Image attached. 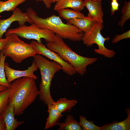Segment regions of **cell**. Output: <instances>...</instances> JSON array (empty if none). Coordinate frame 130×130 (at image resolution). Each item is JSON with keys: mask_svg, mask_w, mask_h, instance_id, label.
Wrapping results in <instances>:
<instances>
[{"mask_svg": "<svg viewBox=\"0 0 130 130\" xmlns=\"http://www.w3.org/2000/svg\"><path fill=\"white\" fill-rule=\"evenodd\" d=\"M111 0L112 1H117V0Z\"/></svg>", "mask_w": 130, "mask_h": 130, "instance_id": "d6a6232c", "label": "cell"}, {"mask_svg": "<svg viewBox=\"0 0 130 130\" xmlns=\"http://www.w3.org/2000/svg\"><path fill=\"white\" fill-rule=\"evenodd\" d=\"M6 37L4 39H0V51L3 49L8 38V36H6Z\"/></svg>", "mask_w": 130, "mask_h": 130, "instance_id": "f1b7e54d", "label": "cell"}, {"mask_svg": "<svg viewBox=\"0 0 130 130\" xmlns=\"http://www.w3.org/2000/svg\"><path fill=\"white\" fill-rule=\"evenodd\" d=\"M33 57V61L37 65L41 76L39 90V99L47 106L52 104L54 101L50 93L51 83L55 74L62 70V67L56 62L50 61L41 55L37 54Z\"/></svg>", "mask_w": 130, "mask_h": 130, "instance_id": "277c9868", "label": "cell"}, {"mask_svg": "<svg viewBox=\"0 0 130 130\" xmlns=\"http://www.w3.org/2000/svg\"><path fill=\"white\" fill-rule=\"evenodd\" d=\"M92 1L96 2H101L102 0H90Z\"/></svg>", "mask_w": 130, "mask_h": 130, "instance_id": "4dcf8cb0", "label": "cell"}, {"mask_svg": "<svg viewBox=\"0 0 130 130\" xmlns=\"http://www.w3.org/2000/svg\"><path fill=\"white\" fill-rule=\"evenodd\" d=\"M77 103L76 99H68L64 98L54 101L52 105L55 108L62 113L70 110Z\"/></svg>", "mask_w": 130, "mask_h": 130, "instance_id": "e0dca14e", "label": "cell"}, {"mask_svg": "<svg viewBox=\"0 0 130 130\" xmlns=\"http://www.w3.org/2000/svg\"><path fill=\"white\" fill-rule=\"evenodd\" d=\"M130 109L126 110L127 117L122 121L113 122L104 124L101 127V130H130Z\"/></svg>", "mask_w": 130, "mask_h": 130, "instance_id": "9a60e30c", "label": "cell"}, {"mask_svg": "<svg viewBox=\"0 0 130 130\" xmlns=\"http://www.w3.org/2000/svg\"><path fill=\"white\" fill-rule=\"evenodd\" d=\"M84 7L83 0H59L56 2L53 9L58 11L61 9L70 8L80 11Z\"/></svg>", "mask_w": 130, "mask_h": 130, "instance_id": "5bb4252c", "label": "cell"}, {"mask_svg": "<svg viewBox=\"0 0 130 130\" xmlns=\"http://www.w3.org/2000/svg\"><path fill=\"white\" fill-rule=\"evenodd\" d=\"M30 44L37 54L45 56L60 64L62 67L63 71L68 75L72 76L77 73L72 66L63 60L57 53L46 47L42 42L32 40Z\"/></svg>", "mask_w": 130, "mask_h": 130, "instance_id": "ba28073f", "label": "cell"}, {"mask_svg": "<svg viewBox=\"0 0 130 130\" xmlns=\"http://www.w3.org/2000/svg\"><path fill=\"white\" fill-rule=\"evenodd\" d=\"M85 7L88 11V16L92 17L102 24L104 13L101 2H96L90 0H84Z\"/></svg>", "mask_w": 130, "mask_h": 130, "instance_id": "7c38bea8", "label": "cell"}, {"mask_svg": "<svg viewBox=\"0 0 130 130\" xmlns=\"http://www.w3.org/2000/svg\"><path fill=\"white\" fill-rule=\"evenodd\" d=\"M130 38V30L121 34L116 35L112 40V42L113 44H116L123 39L129 38Z\"/></svg>", "mask_w": 130, "mask_h": 130, "instance_id": "d4e9b609", "label": "cell"}, {"mask_svg": "<svg viewBox=\"0 0 130 130\" xmlns=\"http://www.w3.org/2000/svg\"><path fill=\"white\" fill-rule=\"evenodd\" d=\"M26 12L33 23L39 27L48 29L63 39L75 42L82 40L84 32L73 25L64 23L59 16L53 14L45 18H41L31 7Z\"/></svg>", "mask_w": 130, "mask_h": 130, "instance_id": "7a4b0ae2", "label": "cell"}, {"mask_svg": "<svg viewBox=\"0 0 130 130\" xmlns=\"http://www.w3.org/2000/svg\"><path fill=\"white\" fill-rule=\"evenodd\" d=\"M67 23L73 25L78 28L84 33L89 32L95 24L98 22L92 17L88 16L67 20Z\"/></svg>", "mask_w": 130, "mask_h": 130, "instance_id": "4fadbf2b", "label": "cell"}, {"mask_svg": "<svg viewBox=\"0 0 130 130\" xmlns=\"http://www.w3.org/2000/svg\"><path fill=\"white\" fill-rule=\"evenodd\" d=\"M111 14L113 15L116 11L118 10L119 4L117 1H112L111 3Z\"/></svg>", "mask_w": 130, "mask_h": 130, "instance_id": "484cf974", "label": "cell"}, {"mask_svg": "<svg viewBox=\"0 0 130 130\" xmlns=\"http://www.w3.org/2000/svg\"><path fill=\"white\" fill-rule=\"evenodd\" d=\"M26 0H8L0 1V13L3 12L13 11L19 5L25 2Z\"/></svg>", "mask_w": 130, "mask_h": 130, "instance_id": "ffe728a7", "label": "cell"}, {"mask_svg": "<svg viewBox=\"0 0 130 130\" xmlns=\"http://www.w3.org/2000/svg\"><path fill=\"white\" fill-rule=\"evenodd\" d=\"M7 39L2 51L6 57L10 58L17 63L37 54L30 44L21 40L16 35L5 33Z\"/></svg>", "mask_w": 130, "mask_h": 130, "instance_id": "5b68a950", "label": "cell"}, {"mask_svg": "<svg viewBox=\"0 0 130 130\" xmlns=\"http://www.w3.org/2000/svg\"><path fill=\"white\" fill-rule=\"evenodd\" d=\"M35 80L32 78L25 77L10 83L9 103L13 104L15 115L23 114L39 95V90Z\"/></svg>", "mask_w": 130, "mask_h": 130, "instance_id": "6da1fadb", "label": "cell"}, {"mask_svg": "<svg viewBox=\"0 0 130 130\" xmlns=\"http://www.w3.org/2000/svg\"><path fill=\"white\" fill-rule=\"evenodd\" d=\"M2 50L0 52V85L4 86L8 88L10 87V83L7 82L5 70V61L6 57Z\"/></svg>", "mask_w": 130, "mask_h": 130, "instance_id": "44dd1931", "label": "cell"}, {"mask_svg": "<svg viewBox=\"0 0 130 130\" xmlns=\"http://www.w3.org/2000/svg\"><path fill=\"white\" fill-rule=\"evenodd\" d=\"M47 106L48 116L46 119L45 129H48L57 125L59 118L62 116V113L55 108L52 104Z\"/></svg>", "mask_w": 130, "mask_h": 130, "instance_id": "2e32d148", "label": "cell"}, {"mask_svg": "<svg viewBox=\"0 0 130 130\" xmlns=\"http://www.w3.org/2000/svg\"><path fill=\"white\" fill-rule=\"evenodd\" d=\"M47 47L57 53L64 61L72 66L79 74L84 75L87 71V66L96 62L98 58L80 55L72 51L65 42L63 39L55 34L53 40L47 43Z\"/></svg>", "mask_w": 130, "mask_h": 130, "instance_id": "3957f363", "label": "cell"}, {"mask_svg": "<svg viewBox=\"0 0 130 130\" xmlns=\"http://www.w3.org/2000/svg\"><path fill=\"white\" fill-rule=\"evenodd\" d=\"M79 120V123L82 130H101V127L95 125L93 121L88 120L85 116L80 115Z\"/></svg>", "mask_w": 130, "mask_h": 130, "instance_id": "7402d4cb", "label": "cell"}, {"mask_svg": "<svg viewBox=\"0 0 130 130\" xmlns=\"http://www.w3.org/2000/svg\"><path fill=\"white\" fill-rule=\"evenodd\" d=\"M14 110L13 103H9L2 113L6 130H14L24 123L23 121H18L15 118Z\"/></svg>", "mask_w": 130, "mask_h": 130, "instance_id": "8fae6325", "label": "cell"}, {"mask_svg": "<svg viewBox=\"0 0 130 130\" xmlns=\"http://www.w3.org/2000/svg\"><path fill=\"white\" fill-rule=\"evenodd\" d=\"M4 67L7 82L9 83L16 79L23 77L32 78L35 80L38 78L34 72L39 69L37 65L33 61L31 65L24 70H19L12 69L9 66L8 64L7 63H5Z\"/></svg>", "mask_w": 130, "mask_h": 130, "instance_id": "30bf717a", "label": "cell"}, {"mask_svg": "<svg viewBox=\"0 0 130 130\" xmlns=\"http://www.w3.org/2000/svg\"><path fill=\"white\" fill-rule=\"evenodd\" d=\"M6 33L14 34L18 37L27 39H34L39 42H41L42 38L47 43L51 42L53 40L55 34L51 30L39 27L33 23L29 26L25 25L9 29Z\"/></svg>", "mask_w": 130, "mask_h": 130, "instance_id": "52a82bcc", "label": "cell"}, {"mask_svg": "<svg viewBox=\"0 0 130 130\" xmlns=\"http://www.w3.org/2000/svg\"><path fill=\"white\" fill-rule=\"evenodd\" d=\"M121 20L118 25L122 28L125 22L130 19V1L125 2L121 10Z\"/></svg>", "mask_w": 130, "mask_h": 130, "instance_id": "603a6c76", "label": "cell"}, {"mask_svg": "<svg viewBox=\"0 0 130 130\" xmlns=\"http://www.w3.org/2000/svg\"><path fill=\"white\" fill-rule=\"evenodd\" d=\"M12 15L6 19H0V39L13 22L17 21L19 26L25 25L26 22L31 24L33 23L26 12L24 13L16 7L13 11Z\"/></svg>", "mask_w": 130, "mask_h": 130, "instance_id": "9c48e42d", "label": "cell"}, {"mask_svg": "<svg viewBox=\"0 0 130 130\" xmlns=\"http://www.w3.org/2000/svg\"><path fill=\"white\" fill-rule=\"evenodd\" d=\"M103 27V24L97 22L89 32L84 33L82 40L88 47L92 46L94 44H97L98 48L94 50L96 53L111 58L115 56L116 52L114 50L107 49L104 46L105 42L110 40V38L109 37L105 38L102 35L101 31Z\"/></svg>", "mask_w": 130, "mask_h": 130, "instance_id": "8992f818", "label": "cell"}, {"mask_svg": "<svg viewBox=\"0 0 130 130\" xmlns=\"http://www.w3.org/2000/svg\"><path fill=\"white\" fill-rule=\"evenodd\" d=\"M59 130H82L79 122L74 118L72 115H68L64 122H58Z\"/></svg>", "mask_w": 130, "mask_h": 130, "instance_id": "ac0fdd59", "label": "cell"}, {"mask_svg": "<svg viewBox=\"0 0 130 130\" xmlns=\"http://www.w3.org/2000/svg\"><path fill=\"white\" fill-rule=\"evenodd\" d=\"M37 1H42L45 5L46 7L49 9L51 6L52 3L51 0H35Z\"/></svg>", "mask_w": 130, "mask_h": 130, "instance_id": "83f0119b", "label": "cell"}, {"mask_svg": "<svg viewBox=\"0 0 130 130\" xmlns=\"http://www.w3.org/2000/svg\"><path fill=\"white\" fill-rule=\"evenodd\" d=\"M7 88L4 86L0 85V91L4 90Z\"/></svg>", "mask_w": 130, "mask_h": 130, "instance_id": "f546056e", "label": "cell"}, {"mask_svg": "<svg viewBox=\"0 0 130 130\" xmlns=\"http://www.w3.org/2000/svg\"><path fill=\"white\" fill-rule=\"evenodd\" d=\"M59 17L67 20L76 18H82L85 16L80 11L66 8L58 11Z\"/></svg>", "mask_w": 130, "mask_h": 130, "instance_id": "d6986e66", "label": "cell"}, {"mask_svg": "<svg viewBox=\"0 0 130 130\" xmlns=\"http://www.w3.org/2000/svg\"></svg>", "mask_w": 130, "mask_h": 130, "instance_id": "836d02e7", "label": "cell"}, {"mask_svg": "<svg viewBox=\"0 0 130 130\" xmlns=\"http://www.w3.org/2000/svg\"><path fill=\"white\" fill-rule=\"evenodd\" d=\"M52 3H56L59 0H51Z\"/></svg>", "mask_w": 130, "mask_h": 130, "instance_id": "1f68e13d", "label": "cell"}, {"mask_svg": "<svg viewBox=\"0 0 130 130\" xmlns=\"http://www.w3.org/2000/svg\"><path fill=\"white\" fill-rule=\"evenodd\" d=\"M10 89L0 91V115L2 114L9 103Z\"/></svg>", "mask_w": 130, "mask_h": 130, "instance_id": "cb8c5ba5", "label": "cell"}, {"mask_svg": "<svg viewBox=\"0 0 130 130\" xmlns=\"http://www.w3.org/2000/svg\"><path fill=\"white\" fill-rule=\"evenodd\" d=\"M6 126L3 120L2 113L0 115V130H6Z\"/></svg>", "mask_w": 130, "mask_h": 130, "instance_id": "4316f807", "label": "cell"}]
</instances>
